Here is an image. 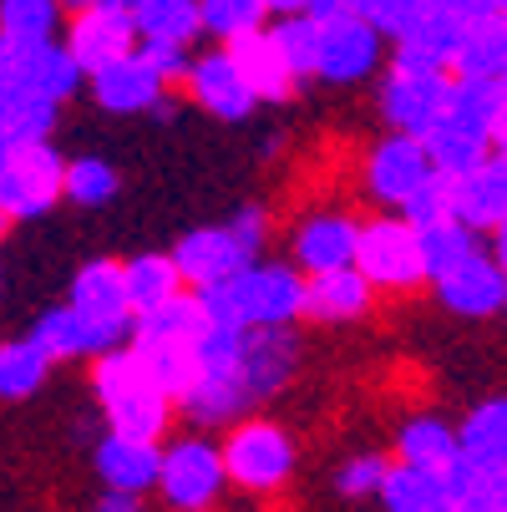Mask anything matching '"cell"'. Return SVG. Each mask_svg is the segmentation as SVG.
Returning <instances> with one entry per match:
<instances>
[{
  "mask_svg": "<svg viewBox=\"0 0 507 512\" xmlns=\"http://www.w3.org/2000/svg\"><path fill=\"white\" fill-rule=\"evenodd\" d=\"M208 325H295L300 320V295H305V274L295 264H274V259H249L239 274L224 284H203L193 289Z\"/></svg>",
  "mask_w": 507,
  "mask_h": 512,
  "instance_id": "cell-1",
  "label": "cell"
},
{
  "mask_svg": "<svg viewBox=\"0 0 507 512\" xmlns=\"http://www.w3.org/2000/svg\"><path fill=\"white\" fill-rule=\"evenodd\" d=\"M224 477L244 492H279L295 477V442L269 416H239L229 421V436L219 442Z\"/></svg>",
  "mask_w": 507,
  "mask_h": 512,
  "instance_id": "cell-2",
  "label": "cell"
},
{
  "mask_svg": "<svg viewBox=\"0 0 507 512\" xmlns=\"http://www.w3.org/2000/svg\"><path fill=\"white\" fill-rule=\"evenodd\" d=\"M158 497L168 502V512H208L224 497L229 477L219 462V447L208 436H178L158 452Z\"/></svg>",
  "mask_w": 507,
  "mask_h": 512,
  "instance_id": "cell-3",
  "label": "cell"
},
{
  "mask_svg": "<svg viewBox=\"0 0 507 512\" xmlns=\"http://www.w3.org/2000/svg\"><path fill=\"white\" fill-rule=\"evenodd\" d=\"M61 153L46 142H11L6 163H0V213L11 224L46 218L61 203Z\"/></svg>",
  "mask_w": 507,
  "mask_h": 512,
  "instance_id": "cell-4",
  "label": "cell"
},
{
  "mask_svg": "<svg viewBox=\"0 0 507 512\" xmlns=\"http://www.w3.org/2000/svg\"><path fill=\"white\" fill-rule=\"evenodd\" d=\"M355 269L371 279V289H406L426 284L421 274V249H416V229L406 224L401 213H381V218H366L355 234Z\"/></svg>",
  "mask_w": 507,
  "mask_h": 512,
  "instance_id": "cell-5",
  "label": "cell"
},
{
  "mask_svg": "<svg viewBox=\"0 0 507 512\" xmlns=\"http://www.w3.org/2000/svg\"><path fill=\"white\" fill-rule=\"evenodd\" d=\"M0 87L16 92H36L51 102H71L87 87V71L66 56V46L51 41H11L0 36Z\"/></svg>",
  "mask_w": 507,
  "mask_h": 512,
  "instance_id": "cell-6",
  "label": "cell"
},
{
  "mask_svg": "<svg viewBox=\"0 0 507 512\" xmlns=\"http://www.w3.org/2000/svg\"><path fill=\"white\" fill-rule=\"evenodd\" d=\"M447 97H452V71H442V66H396L391 61L386 82H381V117H386L391 132L421 137L447 112Z\"/></svg>",
  "mask_w": 507,
  "mask_h": 512,
  "instance_id": "cell-7",
  "label": "cell"
},
{
  "mask_svg": "<svg viewBox=\"0 0 507 512\" xmlns=\"http://www.w3.org/2000/svg\"><path fill=\"white\" fill-rule=\"evenodd\" d=\"M300 371V335L295 325H254L244 330L239 345V386L249 396V406L274 401Z\"/></svg>",
  "mask_w": 507,
  "mask_h": 512,
  "instance_id": "cell-8",
  "label": "cell"
},
{
  "mask_svg": "<svg viewBox=\"0 0 507 512\" xmlns=\"http://www.w3.org/2000/svg\"><path fill=\"white\" fill-rule=\"evenodd\" d=\"M315 26H320V66H315L320 82L355 87V82H366L371 71L381 66L386 36H381L371 21H360L355 11L330 16V21H315Z\"/></svg>",
  "mask_w": 507,
  "mask_h": 512,
  "instance_id": "cell-9",
  "label": "cell"
},
{
  "mask_svg": "<svg viewBox=\"0 0 507 512\" xmlns=\"http://www.w3.org/2000/svg\"><path fill=\"white\" fill-rule=\"evenodd\" d=\"M431 289H437L442 310H452L462 320H492L507 305V264L482 254V244H477L462 264H452L447 274L431 279Z\"/></svg>",
  "mask_w": 507,
  "mask_h": 512,
  "instance_id": "cell-10",
  "label": "cell"
},
{
  "mask_svg": "<svg viewBox=\"0 0 507 512\" xmlns=\"http://www.w3.org/2000/svg\"><path fill=\"white\" fill-rule=\"evenodd\" d=\"M87 87L97 97L102 112H117V117H137V112H153L163 97H168V82L158 77V66L142 56L137 46L122 51L117 61L87 71Z\"/></svg>",
  "mask_w": 507,
  "mask_h": 512,
  "instance_id": "cell-11",
  "label": "cell"
},
{
  "mask_svg": "<svg viewBox=\"0 0 507 512\" xmlns=\"http://www.w3.org/2000/svg\"><path fill=\"white\" fill-rule=\"evenodd\" d=\"M183 82H188V97H193L208 117H219V122H244V117L259 107L254 92H249V82L239 77V66H234V56H229L224 46L188 56Z\"/></svg>",
  "mask_w": 507,
  "mask_h": 512,
  "instance_id": "cell-12",
  "label": "cell"
},
{
  "mask_svg": "<svg viewBox=\"0 0 507 512\" xmlns=\"http://www.w3.org/2000/svg\"><path fill=\"white\" fill-rule=\"evenodd\" d=\"M61 46L82 71H97L137 46V26H132L127 6H87V11H71Z\"/></svg>",
  "mask_w": 507,
  "mask_h": 512,
  "instance_id": "cell-13",
  "label": "cell"
},
{
  "mask_svg": "<svg viewBox=\"0 0 507 512\" xmlns=\"http://www.w3.org/2000/svg\"><path fill=\"white\" fill-rule=\"evenodd\" d=\"M431 173L426 163V148H421V137L411 132H386L376 148L366 153V193L381 203V208H401V198Z\"/></svg>",
  "mask_w": 507,
  "mask_h": 512,
  "instance_id": "cell-14",
  "label": "cell"
},
{
  "mask_svg": "<svg viewBox=\"0 0 507 512\" xmlns=\"http://www.w3.org/2000/svg\"><path fill=\"white\" fill-rule=\"evenodd\" d=\"M452 218H462L477 234L507 229V158H502V148H492L477 168L452 178Z\"/></svg>",
  "mask_w": 507,
  "mask_h": 512,
  "instance_id": "cell-15",
  "label": "cell"
},
{
  "mask_svg": "<svg viewBox=\"0 0 507 512\" xmlns=\"http://www.w3.org/2000/svg\"><path fill=\"white\" fill-rule=\"evenodd\" d=\"M249 259H259V254H249L229 224L193 229V234H183V239L173 244V264H178V274H183V284H188V289L224 284V279H229V274H239Z\"/></svg>",
  "mask_w": 507,
  "mask_h": 512,
  "instance_id": "cell-16",
  "label": "cell"
},
{
  "mask_svg": "<svg viewBox=\"0 0 507 512\" xmlns=\"http://www.w3.org/2000/svg\"><path fill=\"white\" fill-rule=\"evenodd\" d=\"M31 340L46 350L51 365H61V360H92V355L122 345V340H127V325L87 320V315H77L71 305H56V310H46V315L36 320Z\"/></svg>",
  "mask_w": 507,
  "mask_h": 512,
  "instance_id": "cell-17",
  "label": "cell"
},
{
  "mask_svg": "<svg viewBox=\"0 0 507 512\" xmlns=\"http://www.w3.org/2000/svg\"><path fill=\"white\" fill-rule=\"evenodd\" d=\"M371 305H376V289H371V279L360 274L355 264L305 274L300 320H315V325H350V320L366 315Z\"/></svg>",
  "mask_w": 507,
  "mask_h": 512,
  "instance_id": "cell-18",
  "label": "cell"
},
{
  "mask_svg": "<svg viewBox=\"0 0 507 512\" xmlns=\"http://www.w3.org/2000/svg\"><path fill=\"white\" fill-rule=\"evenodd\" d=\"M355 234H360V218L345 208H320L310 218H300L295 229V269L300 274H320V269H345L355 264Z\"/></svg>",
  "mask_w": 507,
  "mask_h": 512,
  "instance_id": "cell-19",
  "label": "cell"
},
{
  "mask_svg": "<svg viewBox=\"0 0 507 512\" xmlns=\"http://www.w3.org/2000/svg\"><path fill=\"white\" fill-rule=\"evenodd\" d=\"M158 452L163 442H148V436H122V431H107L102 442H97V477L102 487L112 492H137V497H148L153 482H158Z\"/></svg>",
  "mask_w": 507,
  "mask_h": 512,
  "instance_id": "cell-20",
  "label": "cell"
},
{
  "mask_svg": "<svg viewBox=\"0 0 507 512\" xmlns=\"http://www.w3.org/2000/svg\"><path fill=\"white\" fill-rule=\"evenodd\" d=\"M203 330H208V315H203L198 295L183 284L178 295H168L163 305H153V310L132 315L127 340H132L137 350H148V345H188V350H198Z\"/></svg>",
  "mask_w": 507,
  "mask_h": 512,
  "instance_id": "cell-21",
  "label": "cell"
},
{
  "mask_svg": "<svg viewBox=\"0 0 507 512\" xmlns=\"http://www.w3.org/2000/svg\"><path fill=\"white\" fill-rule=\"evenodd\" d=\"M421 148H426V163H431V173H442V178H457V173H467V168H477L497 142L477 127V122H467L462 112H442L437 122H431L426 132H421Z\"/></svg>",
  "mask_w": 507,
  "mask_h": 512,
  "instance_id": "cell-22",
  "label": "cell"
},
{
  "mask_svg": "<svg viewBox=\"0 0 507 512\" xmlns=\"http://www.w3.org/2000/svg\"><path fill=\"white\" fill-rule=\"evenodd\" d=\"M224 51L234 56V66H239V77L249 82L254 102H274L279 107V102H289V97L300 92V82L284 71V61H279V51H274V41H269L264 26H254L244 36H229Z\"/></svg>",
  "mask_w": 507,
  "mask_h": 512,
  "instance_id": "cell-23",
  "label": "cell"
},
{
  "mask_svg": "<svg viewBox=\"0 0 507 512\" xmlns=\"http://www.w3.org/2000/svg\"><path fill=\"white\" fill-rule=\"evenodd\" d=\"M66 305L87 315V320H107V325H132L127 295H122V264L117 259H87L77 274H71Z\"/></svg>",
  "mask_w": 507,
  "mask_h": 512,
  "instance_id": "cell-24",
  "label": "cell"
},
{
  "mask_svg": "<svg viewBox=\"0 0 507 512\" xmlns=\"http://www.w3.org/2000/svg\"><path fill=\"white\" fill-rule=\"evenodd\" d=\"M452 431H457V452H462L472 467H482V472H507V401H502V396L477 401V406L462 416V426H452Z\"/></svg>",
  "mask_w": 507,
  "mask_h": 512,
  "instance_id": "cell-25",
  "label": "cell"
},
{
  "mask_svg": "<svg viewBox=\"0 0 507 512\" xmlns=\"http://www.w3.org/2000/svg\"><path fill=\"white\" fill-rule=\"evenodd\" d=\"M457 457V431L442 416H411L396 426V462L421 467V472H447V462Z\"/></svg>",
  "mask_w": 507,
  "mask_h": 512,
  "instance_id": "cell-26",
  "label": "cell"
},
{
  "mask_svg": "<svg viewBox=\"0 0 507 512\" xmlns=\"http://www.w3.org/2000/svg\"><path fill=\"white\" fill-rule=\"evenodd\" d=\"M102 411H107V426H112V431H122V436H148V442H163V431H168V421H173V401H168L153 381H142V386L112 396Z\"/></svg>",
  "mask_w": 507,
  "mask_h": 512,
  "instance_id": "cell-27",
  "label": "cell"
},
{
  "mask_svg": "<svg viewBox=\"0 0 507 512\" xmlns=\"http://www.w3.org/2000/svg\"><path fill=\"white\" fill-rule=\"evenodd\" d=\"M127 16L137 26V41H168L193 46L203 36L198 26V0H127Z\"/></svg>",
  "mask_w": 507,
  "mask_h": 512,
  "instance_id": "cell-28",
  "label": "cell"
},
{
  "mask_svg": "<svg viewBox=\"0 0 507 512\" xmlns=\"http://www.w3.org/2000/svg\"><path fill=\"white\" fill-rule=\"evenodd\" d=\"M452 77H507V21H467L457 56H452Z\"/></svg>",
  "mask_w": 507,
  "mask_h": 512,
  "instance_id": "cell-29",
  "label": "cell"
},
{
  "mask_svg": "<svg viewBox=\"0 0 507 512\" xmlns=\"http://www.w3.org/2000/svg\"><path fill=\"white\" fill-rule=\"evenodd\" d=\"M452 112H462L467 122H477L497 148L507 137V82L502 77H452Z\"/></svg>",
  "mask_w": 507,
  "mask_h": 512,
  "instance_id": "cell-30",
  "label": "cell"
},
{
  "mask_svg": "<svg viewBox=\"0 0 507 512\" xmlns=\"http://www.w3.org/2000/svg\"><path fill=\"white\" fill-rule=\"evenodd\" d=\"M386 512H447V487L437 472H421L406 462H391L381 487H376Z\"/></svg>",
  "mask_w": 507,
  "mask_h": 512,
  "instance_id": "cell-31",
  "label": "cell"
},
{
  "mask_svg": "<svg viewBox=\"0 0 507 512\" xmlns=\"http://www.w3.org/2000/svg\"><path fill=\"white\" fill-rule=\"evenodd\" d=\"M178 289H183V274H178L173 254H137V259L122 264V295H127L132 315L163 305L168 295H178Z\"/></svg>",
  "mask_w": 507,
  "mask_h": 512,
  "instance_id": "cell-32",
  "label": "cell"
},
{
  "mask_svg": "<svg viewBox=\"0 0 507 512\" xmlns=\"http://www.w3.org/2000/svg\"><path fill=\"white\" fill-rule=\"evenodd\" d=\"M56 122H61V102L0 87V137L6 142H46L56 132Z\"/></svg>",
  "mask_w": 507,
  "mask_h": 512,
  "instance_id": "cell-33",
  "label": "cell"
},
{
  "mask_svg": "<svg viewBox=\"0 0 507 512\" xmlns=\"http://www.w3.org/2000/svg\"><path fill=\"white\" fill-rule=\"evenodd\" d=\"M51 376L46 350L21 335V340H0V401H31Z\"/></svg>",
  "mask_w": 507,
  "mask_h": 512,
  "instance_id": "cell-34",
  "label": "cell"
},
{
  "mask_svg": "<svg viewBox=\"0 0 507 512\" xmlns=\"http://www.w3.org/2000/svg\"><path fill=\"white\" fill-rule=\"evenodd\" d=\"M269 41H274V51H279L284 71H289V77H295L300 87H305V82H315V66H320V26H315L305 11L279 16V21L269 26Z\"/></svg>",
  "mask_w": 507,
  "mask_h": 512,
  "instance_id": "cell-35",
  "label": "cell"
},
{
  "mask_svg": "<svg viewBox=\"0 0 507 512\" xmlns=\"http://www.w3.org/2000/svg\"><path fill=\"white\" fill-rule=\"evenodd\" d=\"M477 244H482V234L467 229L462 218H442V224L416 229V249H421V274H426V284L437 279V274H447L452 264H462Z\"/></svg>",
  "mask_w": 507,
  "mask_h": 512,
  "instance_id": "cell-36",
  "label": "cell"
},
{
  "mask_svg": "<svg viewBox=\"0 0 507 512\" xmlns=\"http://www.w3.org/2000/svg\"><path fill=\"white\" fill-rule=\"evenodd\" d=\"M117 168L107 158H71L61 163V198L77 208H107L117 198Z\"/></svg>",
  "mask_w": 507,
  "mask_h": 512,
  "instance_id": "cell-37",
  "label": "cell"
},
{
  "mask_svg": "<svg viewBox=\"0 0 507 512\" xmlns=\"http://www.w3.org/2000/svg\"><path fill=\"white\" fill-rule=\"evenodd\" d=\"M61 6L56 0H0V36L11 41H51L61 31Z\"/></svg>",
  "mask_w": 507,
  "mask_h": 512,
  "instance_id": "cell-38",
  "label": "cell"
},
{
  "mask_svg": "<svg viewBox=\"0 0 507 512\" xmlns=\"http://www.w3.org/2000/svg\"><path fill=\"white\" fill-rule=\"evenodd\" d=\"M269 11H264V0H198V26L203 36L213 41H229V36H244L254 26H264Z\"/></svg>",
  "mask_w": 507,
  "mask_h": 512,
  "instance_id": "cell-39",
  "label": "cell"
},
{
  "mask_svg": "<svg viewBox=\"0 0 507 512\" xmlns=\"http://www.w3.org/2000/svg\"><path fill=\"white\" fill-rule=\"evenodd\" d=\"M411 229H426V224H442V218H452V178L442 173H426L396 208Z\"/></svg>",
  "mask_w": 507,
  "mask_h": 512,
  "instance_id": "cell-40",
  "label": "cell"
},
{
  "mask_svg": "<svg viewBox=\"0 0 507 512\" xmlns=\"http://www.w3.org/2000/svg\"><path fill=\"white\" fill-rule=\"evenodd\" d=\"M350 11L360 21H371L386 41H396V36H406L416 26V16L426 11V0H350Z\"/></svg>",
  "mask_w": 507,
  "mask_h": 512,
  "instance_id": "cell-41",
  "label": "cell"
},
{
  "mask_svg": "<svg viewBox=\"0 0 507 512\" xmlns=\"http://www.w3.org/2000/svg\"><path fill=\"white\" fill-rule=\"evenodd\" d=\"M386 467H391V457H381V452H360V457H350V462L335 472L340 497H371V492L381 487Z\"/></svg>",
  "mask_w": 507,
  "mask_h": 512,
  "instance_id": "cell-42",
  "label": "cell"
},
{
  "mask_svg": "<svg viewBox=\"0 0 507 512\" xmlns=\"http://www.w3.org/2000/svg\"><path fill=\"white\" fill-rule=\"evenodd\" d=\"M229 229L239 234V244H244L249 254H264V244H269V213H264L259 203H244V208L229 218Z\"/></svg>",
  "mask_w": 507,
  "mask_h": 512,
  "instance_id": "cell-43",
  "label": "cell"
},
{
  "mask_svg": "<svg viewBox=\"0 0 507 512\" xmlns=\"http://www.w3.org/2000/svg\"><path fill=\"white\" fill-rule=\"evenodd\" d=\"M137 51L158 66V77H163V82H183V71H188V46H168V41H137Z\"/></svg>",
  "mask_w": 507,
  "mask_h": 512,
  "instance_id": "cell-44",
  "label": "cell"
},
{
  "mask_svg": "<svg viewBox=\"0 0 507 512\" xmlns=\"http://www.w3.org/2000/svg\"><path fill=\"white\" fill-rule=\"evenodd\" d=\"M447 11H457L462 21H487L507 11V0H447Z\"/></svg>",
  "mask_w": 507,
  "mask_h": 512,
  "instance_id": "cell-45",
  "label": "cell"
},
{
  "mask_svg": "<svg viewBox=\"0 0 507 512\" xmlns=\"http://www.w3.org/2000/svg\"><path fill=\"white\" fill-rule=\"evenodd\" d=\"M350 0H305V16L310 21H330V16H345Z\"/></svg>",
  "mask_w": 507,
  "mask_h": 512,
  "instance_id": "cell-46",
  "label": "cell"
},
{
  "mask_svg": "<svg viewBox=\"0 0 507 512\" xmlns=\"http://www.w3.org/2000/svg\"><path fill=\"white\" fill-rule=\"evenodd\" d=\"M264 11L269 16H295V11H305V0H264Z\"/></svg>",
  "mask_w": 507,
  "mask_h": 512,
  "instance_id": "cell-47",
  "label": "cell"
},
{
  "mask_svg": "<svg viewBox=\"0 0 507 512\" xmlns=\"http://www.w3.org/2000/svg\"><path fill=\"white\" fill-rule=\"evenodd\" d=\"M61 11H87V6H127V0H56Z\"/></svg>",
  "mask_w": 507,
  "mask_h": 512,
  "instance_id": "cell-48",
  "label": "cell"
},
{
  "mask_svg": "<svg viewBox=\"0 0 507 512\" xmlns=\"http://www.w3.org/2000/svg\"><path fill=\"white\" fill-rule=\"evenodd\" d=\"M6 229H11V218H6V213H0V239H6Z\"/></svg>",
  "mask_w": 507,
  "mask_h": 512,
  "instance_id": "cell-49",
  "label": "cell"
},
{
  "mask_svg": "<svg viewBox=\"0 0 507 512\" xmlns=\"http://www.w3.org/2000/svg\"><path fill=\"white\" fill-rule=\"evenodd\" d=\"M6 148H11V142H6V137H0V163H6Z\"/></svg>",
  "mask_w": 507,
  "mask_h": 512,
  "instance_id": "cell-50",
  "label": "cell"
}]
</instances>
